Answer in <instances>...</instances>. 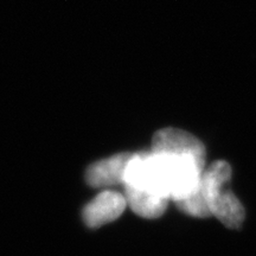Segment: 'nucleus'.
Listing matches in <instances>:
<instances>
[{"instance_id": "nucleus-1", "label": "nucleus", "mask_w": 256, "mask_h": 256, "mask_svg": "<svg viewBox=\"0 0 256 256\" xmlns=\"http://www.w3.org/2000/svg\"><path fill=\"white\" fill-rule=\"evenodd\" d=\"M230 179L232 168L228 162H215L202 174V190L211 216H215L226 228L238 229L246 218V211L238 198L226 188Z\"/></svg>"}, {"instance_id": "nucleus-2", "label": "nucleus", "mask_w": 256, "mask_h": 256, "mask_svg": "<svg viewBox=\"0 0 256 256\" xmlns=\"http://www.w3.org/2000/svg\"><path fill=\"white\" fill-rule=\"evenodd\" d=\"M152 153L156 154L190 156L206 166V147L196 136L178 128H164L152 139Z\"/></svg>"}, {"instance_id": "nucleus-3", "label": "nucleus", "mask_w": 256, "mask_h": 256, "mask_svg": "<svg viewBox=\"0 0 256 256\" xmlns=\"http://www.w3.org/2000/svg\"><path fill=\"white\" fill-rule=\"evenodd\" d=\"M126 206V198L122 194L114 191H104L86 206L83 218L88 226L98 228L119 218Z\"/></svg>"}, {"instance_id": "nucleus-4", "label": "nucleus", "mask_w": 256, "mask_h": 256, "mask_svg": "<svg viewBox=\"0 0 256 256\" xmlns=\"http://www.w3.org/2000/svg\"><path fill=\"white\" fill-rule=\"evenodd\" d=\"M132 153H120L92 164L87 171V182L94 188L124 184V172Z\"/></svg>"}, {"instance_id": "nucleus-5", "label": "nucleus", "mask_w": 256, "mask_h": 256, "mask_svg": "<svg viewBox=\"0 0 256 256\" xmlns=\"http://www.w3.org/2000/svg\"><path fill=\"white\" fill-rule=\"evenodd\" d=\"M124 198L138 216L144 218H158L168 208V198L159 196L145 188L124 186Z\"/></svg>"}, {"instance_id": "nucleus-6", "label": "nucleus", "mask_w": 256, "mask_h": 256, "mask_svg": "<svg viewBox=\"0 0 256 256\" xmlns=\"http://www.w3.org/2000/svg\"><path fill=\"white\" fill-rule=\"evenodd\" d=\"M174 203L177 204L179 210H182L183 212L186 214V215H190L192 217L206 218V217L211 216L206 196H204V192L202 190V179L200 188H198L194 194L185 197L184 200L174 202Z\"/></svg>"}]
</instances>
